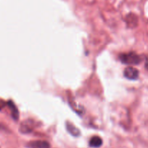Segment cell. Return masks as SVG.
I'll use <instances>...</instances> for the list:
<instances>
[{
    "instance_id": "5",
    "label": "cell",
    "mask_w": 148,
    "mask_h": 148,
    "mask_svg": "<svg viewBox=\"0 0 148 148\" xmlns=\"http://www.w3.org/2000/svg\"><path fill=\"white\" fill-rule=\"evenodd\" d=\"M66 129L67 131L71 134V135L74 136V137H78L81 134L80 131L78 130V129L77 127H75V126L73 124H71L69 121H67L66 122Z\"/></svg>"
},
{
    "instance_id": "3",
    "label": "cell",
    "mask_w": 148,
    "mask_h": 148,
    "mask_svg": "<svg viewBox=\"0 0 148 148\" xmlns=\"http://www.w3.org/2000/svg\"><path fill=\"white\" fill-rule=\"evenodd\" d=\"M27 147L28 148H50V145L46 141L36 140L28 143Z\"/></svg>"
},
{
    "instance_id": "9",
    "label": "cell",
    "mask_w": 148,
    "mask_h": 148,
    "mask_svg": "<svg viewBox=\"0 0 148 148\" xmlns=\"http://www.w3.org/2000/svg\"><path fill=\"white\" fill-rule=\"evenodd\" d=\"M145 67H146V69L148 70V62H147L146 64H145Z\"/></svg>"
},
{
    "instance_id": "2",
    "label": "cell",
    "mask_w": 148,
    "mask_h": 148,
    "mask_svg": "<svg viewBox=\"0 0 148 148\" xmlns=\"http://www.w3.org/2000/svg\"><path fill=\"white\" fill-rule=\"evenodd\" d=\"M123 75L126 78L131 80H134L139 77V71L132 66H129L125 69L123 72Z\"/></svg>"
},
{
    "instance_id": "8",
    "label": "cell",
    "mask_w": 148,
    "mask_h": 148,
    "mask_svg": "<svg viewBox=\"0 0 148 148\" xmlns=\"http://www.w3.org/2000/svg\"><path fill=\"white\" fill-rule=\"evenodd\" d=\"M4 104L3 103H0V110H1V108H2V107L4 106Z\"/></svg>"
},
{
    "instance_id": "1",
    "label": "cell",
    "mask_w": 148,
    "mask_h": 148,
    "mask_svg": "<svg viewBox=\"0 0 148 148\" xmlns=\"http://www.w3.org/2000/svg\"><path fill=\"white\" fill-rule=\"evenodd\" d=\"M120 60L122 63L126 64L136 65L141 62L142 59L138 54L134 52H130V53H122L120 55Z\"/></svg>"
},
{
    "instance_id": "7",
    "label": "cell",
    "mask_w": 148,
    "mask_h": 148,
    "mask_svg": "<svg viewBox=\"0 0 148 148\" xmlns=\"http://www.w3.org/2000/svg\"><path fill=\"white\" fill-rule=\"evenodd\" d=\"M7 105L9 106L10 110H11L12 116V118L14 119L15 121H17L19 118V112L17 107L15 106V104L13 103V102H12V101H8Z\"/></svg>"
},
{
    "instance_id": "6",
    "label": "cell",
    "mask_w": 148,
    "mask_h": 148,
    "mask_svg": "<svg viewBox=\"0 0 148 148\" xmlns=\"http://www.w3.org/2000/svg\"><path fill=\"white\" fill-rule=\"evenodd\" d=\"M102 145V140L100 137H97V136L93 137L89 141V146L91 147H101Z\"/></svg>"
},
{
    "instance_id": "4",
    "label": "cell",
    "mask_w": 148,
    "mask_h": 148,
    "mask_svg": "<svg viewBox=\"0 0 148 148\" xmlns=\"http://www.w3.org/2000/svg\"><path fill=\"white\" fill-rule=\"evenodd\" d=\"M126 24L129 27H130L131 28H133V27H136L138 25V18L137 16L134 14H129L126 16Z\"/></svg>"
}]
</instances>
